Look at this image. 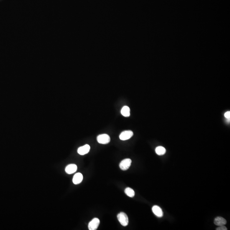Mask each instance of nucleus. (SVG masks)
<instances>
[{"label":"nucleus","instance_id":"14","mask_svg":"<svg viewBox=\"0 0 230 230\" xmlns=\"http://www.w3.org/2000/svg\"><path fill=\"white\" fill-rule=\"evenodd\" d=\"M227 230V227H225V226H224V225H222V226H220L219 227H217L216 228V230Z\"/></svg>","mask_w":230,"mask_h":230},{"label":"nucleus","instance_id":"1","mask_svg":"<svg viewBox=\"0 0 230 230\" xmlns=\"http://www.w3.org/2000/svg\"><path fill=\"white\" fill-rule=\"evenodd\" d=\"M118 221L122 226H126L129 223V219L128 216L124 212H121L117 215Z\"/></svg>","mask_w":230,"mask_h":230},{"label":"nucleus","instance_id":"10","mask_svg":"<svg viewBox=\"0 0 230 230\" xmlns=\"http://www.w3.org/2000/svg\"><path fill=\"white\" fill-rule=\"evenodd\" d=\"M227 223L226 219L222 217H218L215 218L214 223L217 226H220L224 225Z\"/></svg>","mask_w":230,"mask_h":230},{"label":"nucleus","instance_id":"9","mask_svg":"<svg viewBox=\"0 0 230 230\" xmlns=\"http://www.w3.org/2000/svg\"><path fill=\"white\" fill-rule=\"evenodd\" d=\"M83 176L82 174L78 173L75 174L73 177V182L74 184H77L81 183L83 180Z\"/></svg>","mask_w":230,"mask_h":230},{"label":"nucleus","instance_id":"15","mask_svg":"<svg viewBox=\"0 0 230 230\" xmlns=\"http://www.w3.org/2000/svg\"><path fill=\"white\" fill-rule=\"evenodd\" d=\"M225 117L227 119H229L230 118V111H227L225 113Z\"/></svg>","mask_w":230,"mask_h":230},{"label":"nucleus","instance_id":"7","mask_svg":"<svg viewBox=\"0 0 230 230\" xmlns=\"http://www.w3.org/2000/svg\"><path fill=\"white\" fill-rule=\"evenodd\" d=\"M77 166L75 164H70L68 165L65 168V172L68 174H73L76 171Z\"/></svg>","mask_w":230,"mask_h":230},{"label":"nucleus","instance_id":"6","mask_svg":"<svg viewBox=\"0 0 230 230\" xmlns=\"http://www.w3.org/2000/svg\"><path fill=\"white\" fill-rule=\"evenodd\" d=\"M90 145L88 144H86L79 148L78 149V153L80 155H84L87 154L90 151Z\"/></svg>","mask_w":230,"mask_h":230},{"label":"nucleus","instance_id":"4","mask_svg":"<svg viewBox=\"0 0 230 230\" xmlns=\"http://www.w3.org/2000/svg\"><path fill=\"white\" fill-rule=\"evenodd\" d=\"M99 224V219L98 218H94L89 222L88 228L90 230H96L98 228Z\"/></svg>","mask_w":230,"mask_h":230},{"label":"nucleus","instance_id":"12","mask_svg":"<svg viewBox=\"0 0 230 230\" xmlns=\"http://www.w3.org/2000/svg\"><path fill=\"white\" fill-rule=\"evenodd\" d=\"M155 151L156 154L159 156H162V155H164L166 152L165 148L162 146H158L157 147Z\"/></svg>","mask_w":230,"mask_h":230},{"label":"nucleus","instance_id":"3","mask_svg":"<svg viewBox=\"0 0 230 230\" xmlns=\"http://www.w3.org/2000/svg\"><path fill=\"white\" fill-rule=\"evenodd\" d=\"M132 163V161L131 159H124L121 161L119 164L120 169L123 171H126L129 168Z\"/></svg>","mask_w":230,"mask_h":230},{"label":"nucleus","instance_id":"2","mask_svg":"<svg viewBox=\"0 0 230 230\" xmlns=\"http://www.w3.org/2000/svg\"><path fill=\"white\" fill-rule=\"evenodd\" d=\"M97 140L99 143L101 144H107L110 141V137L106 134H103L98 136Z\"/></svg>","mask_w":230,"mask_h":230},{"label":"nucleus","instance_id":"5","mask_svg":"<svg viewBox=\"0 0 230 230\" xmlns=\"http://www.w3.org/2000/svg\"><path fill=\"white\" fill-rule=\"evenodd\" d=\"M133 132L131 131H124L120 134L119 138L123 141L128 140L132 137L133 136Z\"/></svg>","mask_w":230,"mask_h":230},{"label":"nucleus","instance_id":"8","mask_svg":"<svg viewBox=\"0 0 230 230\" xmlns=\"http://www.w3.org/2000/svg\"><path fill=\"white\" fill-rule=\"evenodd\" d=\"M152 211L154 213V214L158 217H163V211L159 206L157 205L153 206L152 207Z\"/></svg>","mask_w":230,"mask_h":230},{"label":"nucleus","instance_id":"13","mask_svg":"<svg viewBox=\"0 0 230 230\" xmlns=\"http://www.w3.org/2000/svg\"><path fill=\"white\" fill-rule=\"evenodd\" d=\"M124 192L127 196L130 197H134L135 192L133 189L130 187H127L124 191Z\"/></svg>","mask_w":230,"mask_h":230},{"label":"nucleus","instance_id":"11","mask_svg":"<svg viewBox=\"0 0 230 230\" xmlns=\"http://www.w3.org/2000/svg\"><path fill=\"white\" fill-rule=\"evenodd\" d=\"M121 114L125 117H129L130 116V109L128 106L123 107L121 110Z\"/></svg>","mask_w":230,"mask_h":230}]
</instances>
